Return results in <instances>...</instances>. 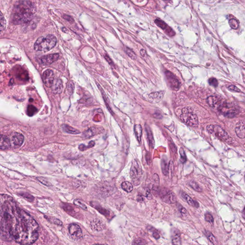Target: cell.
<instances>
[{
	"instance_id": "6da1fadb",
	"label": "cell",
	"mask_w": 245,
	"mask_h": 245,
	"mask_svg": "<svg viewBox=\"0 0 245 245\" xmlns=\"http://www.w3.org/2000/svg\"><path fill=\"white\" fill-rule=\"evenodd\" d=\"M0 210L2 238L12 239L22 245H31L37 240L39 235L38 224L16 205L12 197L1 195Z\"/></svg>"
},
{
	"instance_id": "7a4b0ae2",
	"label": "cell",
	"mask_w": 245,
	"mask_h": 245,
	"mask_svg": "<svg viewBox=\"0 0 245 245\" xmlns=\"http://www.w3.org/2000/svg\"><path fill=\"white\" fill-rule=\"evenodd\" d=\"M35 12L36 7L32 2L26 1L17 2L12 11V22L15 24L26 23L32 19Z\"/></svg>"
},
{
	"instance_id": "3957f363",
	"label": "cell",
	"mask_w": 245,
	"mask_h": 245,
	"mask_svg": "<svg viewBox=\"0 0 245 245\" xmlns=\"http://www.w3.org/2000/svg\"><path fill=\"white\" fill-rule=\"evenodd\" d=\"M57 40L56 37L52 35L41 36L37 38L34 44V49L37 51H49L56 46Z\"/></svg>"
},
{
	"instance_id": "277c9868",
	"label": "cell",
	"mask_w": 245,
	"mask_h": 245,
	"mask_svg": "<svg viewBox=\"0 0 245 245\" xmlns=\"http://www.w3.org/2000/svg\"><path fill=\"white\" fill-rule=\"evenodd\" d=\"M180 118L182 122L188 126L197 127L198 126V119L191 107H184L182 109Z\"/></svg>"
},
{
	"instance_id": "5b68a950",
	"label": "cell",
	"mask_w": 245,
	"mask_h": 245,
	"mask_svg": "<svg viewBox=\"0 0 245 245\" xmlns=\"http://www.w3.org/2000/svg\"><path fill=\"white\" fill-rule=\"evenodd\" d=\"M207 130L209 133L223 141L227 142H230L232 141V138L228 135V133L219 126L208 125L207 126Z\"/></svg>"
},
{
	"instance_id": "8992f818",
	"label": "cell",
	"mask_w": 245,
	"mask_h": 245,
	"mask_svg": "<svg viewBox=\"0 0 245 245\" xmlns=\"http://www.w3.org/2000/svg\"><path fill=\"white\" fill-rule=\"evenodd\" d=\"M219 112L226 117H234L238 113V110L231 103L224 101L218 107Z\"/></svg>"
},
{
	"instance_id": "52a82bcc",
	"label": "cell",
	"mask_w": 245,
	"mask_h": 245,
	"mask_svg": "<svg viewBox=\"0 0 245 245\" xmlns=\"http://www.w3.org/2000/svg\"><path fill=\"white\" fill-rule=\"evenodd\" d=\"M142 175V170L137 160H134L132 162L130 170V177L135 185H138Z\"/></svg>"
},
{
	"instance_id": "ba28073f",
	"label": "cell",
	"mask_w": 245,
	"mask_h": 245,
	"mask_svg": "<svg viewBox=\"0 0 245 245\" xmlns=\"http://www.w3.org/2000/svg\"><path fill=\"white\" fill-rule=\"evenodd\" d=\"M165 74L170 88L173 90H178L180 87V82L177 77L170 71H166Z\"/></svg>"
},
{
	"instance_id": "9c48e42d",
	"label": "cell",
	"mask_w": 245,
	"mask_h": 245,
	"mask_svg": "<svg viewBox=\"0 0 245 245\" xmlns=\"http://www.w3.org/2000/svg\"><path fill=\"white\" fill-rule=\"evenodd\" d=\"M42 79L45 86L49 88L52 87L54 81V75L53 71L48 69L45 71L43 73Z\"/></svg>"
},
{
	"instance_id": "30bf717a",
	"label": "cell",
	"mask_w": 245,
	"mask_h": 245,
	"mask_svg": "<svg viewBox=\"0 0 245 245\" xmlns=\"http://www.w3.org/2000/svg\"><path fill=\"white\" fill-rule=\"evenodd\" d=\"M69 231L73 238L78 239L82 236V232L81 228L76 224H71L69 226Z\"/></svg>"
},
{
	"instance_id": "8fae6325",
	"label": "cell",
	"mask_w": 245,
	"mask_h": 245,
	"mask_svg": "<svg viewBox=\"0 0 245 245\" xmlns=\"http://www.w3.org/2000/svg\"><path fill=\"white\" fill-rule=\"evenodd\" d=\"M59 56L58 53L51 54L43 56L41 58V64L46 66L51 64L59 59Z\"/></svg>"
},
{
	"instance_id": "7c38bea8",
	"label": "cell",
	"mask_w": 245,
	"mask_h": 245,
	"mask_svg": "<svg viewBox=\"0 0 245 245\" xmlns=\"http://www.w3.org/2000/svg\"><path fill=\"white\" fill-rule=\"evenodd\" d=\"M24 137L21 133L15 132L12 137L11 144L15 148H19L23 144Z\"/></svg>"
},
{
	"instance_id": "4fadbf2b",
	"label": "cell",
	"mask_w": 245,
	"mask_h": 245,
	"mask_svg": "<svg viewBox=\"0 0 245 245\" xmlns=\"http://www.w3.org/2000/svg\"><path fill=\"white\" fill-rule=\"evenodd\" d=\"M155 24L158 25L159 27L162 28V29L164 30L166 32V33L171 37H172L175 35L174 32L171 27H169L167 24L163 21L162 20L160 19H156L155 20Z\"/></svg>"
},
{
	"instance_id": "5bb4252c",
	"label": "cell",
	"mask_w": 245,
	"mask_h": 245,
	"mask_svg": "<svg viewBox=\"0 0 245 245\" xmlns=\"http://www.w3.org/2000/svg\"><path fill=\"white\" fill-rule=\"evenodd\" d=\"M235 131L239 138H245V121L241 120L236 124Z\"/></svg>"
},
{
	"instance_id": "9a60e30c",
	"label": "cell",
	"mask_w": 245,
	"mask_h": 245,
	"mask_svg": "<svg viewBox=\"0 0 245 245\" xmlns=\"http://www.w3.org/2000/svg\"><path fill=\"white\" fill-rule=\"evenodd\" d=\"M161 198L163 202L169 204H173L177 201L176 195L172 191H168L166 194L162 195Z\"/></svg>"
},
{
	"instance_id": "2e32d148",
	"label": "cell",
	"mask_w": 245,
	"mask_h": 245,
	"mask_svg": "<svg viewBox=\"0 0 245 245\" xmlns=\"http://www.w3.org/2000/svg\"><path fill=\"white\" fill-rule=\"evenodd\" d=\"M11 141L8 137L6 136H1L0 138V149L1 150H9L11 147Z\"/></svg>"
},
{
	"instance_id": "e0dca14e",
	"label": "cell",
	"mask_w": 245,
	"mask_h": 245,
	"mask_svg": "<svg viewBox=\"0 0 245 245\" xmlns=\"http://www.w3.org/2000/svg\"><path fill=\"white\" fill-rule=\"evenodd\" d=\"M145 128L149 145L151 148H154L155 145V142L154 140V136L153 134L152 131L151 130L150 128L148 125H145Z\"/></svg>"
},
{
	"instance_id": "ac0fdd59",
	"label": "cell",
	"mask_w": 245,
	"mask_h": 245,
	"mask_svg": "<svg viewBox=\"0 0 245 245\" xmlns=\"http://www.w3.org/2000/svg\"><path fill=\"white\" fill-rule=\"evenodd\" d=\"M163 93L162 92H156L151 93L149 95L148 98L151 102L152 103H158L163 98Z\"/></svg>"
},
{
	"instance_id": "d6986e66",
	"label": "cell",
	"mask_w": 245,
	"mask_h": 245,
	"mask_svg": "<svg viewBox=\"0 0 245 245\" xmlns=\"http://www.w3.org/2000/svg\"><path fill=\"white\" fill-rule=\"evenodd\" d=\"M52 91L55 94H60L62 93L63 89V85L60 79H58L56 81L52 86Z\"/></svg>"
},
{
	"instance_id": "ffe728a7",
	"label": "cell",
	"mask_w": 245,
	"mask_h": 245,
	"mask_svg": "<svg viewBox=\"0 0 245 245\" xmlns=\"http://www.w3.org/2000/svg\"><path fill=\"white\" fill-rule=\"evenodd\" d=\"M98 132L99 131L96 128L93 127L84 131L83 133V136L85 138H91V137L97 135V134L98 133Z\"/></svg>"
},
{
	"instance_id": "44dd1931",
	"label": "cell",
	"mask_w": 245,
	"mask_h": 245,
	"mask_svg": "<svg viewBox=\"0 0 245 245\" xmlns=\"http://www.w3.org/2000/svg\"><path fill=\"white\" fill-rule=\"evenodd\" d=\"M134 132L136 137L140 144L141 142V138L142 136V128L140 125H135L134 126Z\"/></svg>"
},
{
	"instance_id": "7402d4cb",
	"label": "cell",
	"mask_w": 245,
	"mask_h": 245,
	"mask_svg": "<svg viewBox=\"0 0 245 245\" xmlns=\"http://www.w3.org/2000/svg\"><path fill=\"white\" fill-rule=\"evenodd\" d=\"M172 243L173 245H182L181 235L179 231H175L173 233Z\"/></svg>"
},
{
	"instance_id": "603a6c76",
	"label": "cell",
	"mask_w": 245,
	"mask_h": 245,
	"mask_svg": "<svg viewBox=\"0 0 245 245\" xmlns=\"http://www.w3.org/2000/svg\"><path fill=\"white\" fill-rule=\"evenodd\" d=\"M62 128L63 131L67 133L73 134V135H77V134H79L81 133V132L79 130L68 125H64L62 126Z\"/></svg>"
},
{
	"instance_id": "cb8c5ba5",
	"label": "cell",
	"mask_w": 245,
	"mask_h": 245,
	"mask_svg": "<svg viewBox=\"0 0 245 245\" xmlns=\"http://www.w3.org/2000/svg\"><path fill=\"white\" fill-rule=\"evenodd\" d=\"M162 172L164 175H167L169 172V165L167 159H164L162 158L161 163Z\"/></svg>"
},
{
	"instance_id": "d4e9b609",
	"label": "cell",
	"mask_w": 245,
	"mask_h": 245,
	"mask_svg": "<svg viewBox=\"0 0 245 245\" xmlns=\"http://www.w3.org/2000/svg\"><path fill=\"white\" fill-rule=\"evenodd\" d=\"M182 197L185 199V200L186 201L188 204L191 206H195V207H198L199 204H198V203L194 201V200H192V198H191L189 195H188L186 193H183L182 194Z\"/></svg>"
},
{
	"instance_id": "484cf974",
	"label": "cell",
	"mask_w": 245,
	"mask_h": 245,
	"mask_svg": "<svg viewBox=\"0 0 245 245\" xmlns=\"http://www.w3.org/2000/svg\"><path fill=\"white\" fill-rule=\"evenodd\" d=\"M122 189L127 192H130L133 190V186L131 182L126 181L122 183L121 184Z\"/></svg>"
},
{
	"instance_id": "4316f807",
	"label": "cell",
	"mask_w": 245,
	"mask_h": 245,
	"mask_svg": "<svg viewBox=\"0 0 245 245\" xmlns=\"http://www.w3.org/2000/svg\"><path fill=\"white\" fill-rule=\"evenodd\" d=\"M207 103L211 107H214L219 103V99L217 97L211 96L207 99Z\"/></svg>"
},
{
	"instance_id": "83f0119b",
	"label": "cell",
	"mask_w": 245,
	"mask_h": 245,
	"mask_svg": "<svg viewBox=\"0 0 245 245\" xmlns=\"http://www.w3.org/2000/svg\"><path fill=\"white\" fill-rule=\"evenodd\" d=\"M37 111V109L33 105H29L27 107V114L29 116H33Z\"/></svg>"
},
{
	"instance_id": "f1b7e54d",
	"label": "cell",
	"mask_w": 245,
	"mask_h": 245,
	"mask_svg": "<svg viewBox=\"0 0 245 245\" xmlns=\"http://www.w3.org/2000/svg\"><path fill=\"white\" fill-rule=\"evenodd\" d=\"M94 146H95L94 141H91L89 143V144H88L87 146L85 145L84 144H81V145L79 146V149L81 151H84V150H86L87 149L93 148V147H94Z\"/></svg>"
},
{
	"instance_id": "f546056e",
	"label": "cell",
	"mask_w": 245,
	"mask_h": 245,
	"mask_svg": "<svg viewBox=\"0 0 245 245\" xmlns=\"http://www.w3.org/2000/svg\"><path fill=\"white\" fill-rule=\"evenodd\" d=\"M189 185L193 189L198 192H201L203 191L201 187L200 186V185L196 182H195V181H191L190 182Z\"/></svg>"
},
{
	"instance_id": "4dcf8cb0",
	"label": "cell",
	"mask_w": 245,
	"mask_h": 245,
	"mask_svg": "<svg viewBox=\"0 0 245 245\" xmlns=\"http://www.w3.org/2000/svg\"><path fill=\"white\" fill-rule=\"evenodd\" d=\"M229 25L233 29H236L238 27L239 23L236 19H231L229 20Z\"/></svg>"
},
{
	"instance_id": "1f68e13d",
	"label": "cell",
	"mask_w": 245,
	"mask_h": 245,
	"mask_svg": "<svg viewBox=\"0 0 245 245\" xmlns=\"http://www.w3.org/2000/svg\"><path fill=\"white\" fill-rule=\"evenodd\" d=\"M0 22H1V27H0V30H1V31L2 32V31L4 30L5 29V27H6V21H5V17H4V16H3V13H2V12H1V15H0Z\"/></svg>"
},
{
	"instance_id": "d6a6232c",
	"label": "cell",
	"mask_w": 245,
	"mask_h": 245,
	"mask_svg": "<svg viewBox=\"0 0 245 245\" xmlns=\"http://www.w3.org/2000/svg\"><path fill=\"white\" fill-rule=\"evenodd\" d=\"M179 153L180 154V157H181V160H182V162L183 163H184V162H186L187 157L186 154H185V151H184V149L182 148H181L180 149Z\"/></svg>"
},
{
	"instance_id": "836d02e7",
	"label": "cell",
	"mask_w": 245,
	"mask_h": 245,
	"mask_svg": "<svg viewBox=\"0 0 245 245\" xmlns=\"http://www.w3.org/2000/svg\"><path fill=\"white\" fill-rule=\"evenodd\" d=\"M153 182H154V187H155V189L156 188L159 187V184H160V178H159V176L157 174H154L153 175Z\"/></svg>"
},
{
	"instance_id": "e575fe53",
	"label": "cell",
	"mask_w": 245,
	"mask_h": 245,
	"mask_svg": "<svg viewBox=\"0 0 245 245\" xmlns=\"http://www.w3.org/2000/svg\"><path fill=\"white\" fill-rule=\"evenodd\" d=\"M205 220L206 221L208 222L211 224H213L214 221L213 216H212V214L210 213H206L205 214Z\"/></svg>"
},
{
	"instance_id": "d590c367",
	"label": "cell",
	"mask_w": 245,
	"mask_h": 245,
	"mask_svg": "<svg viewBox=\"0 0 245 245\" xmlns=\"http://www.w3.org/2000/svg\"><path fill=\"white\" fill-rule=\"evenodd\" d=\"M144 191L145 192H144V196L146 197L147 199H148V200L152 199V195L151 194L150 190L148 188H146L144 190Z\"/></svg>"
},
{
	"instance_id": "8d00e7d4",
	"label": "cell",
	"mask_w": 245,
	"mask_h": 245,
	"mask_svg": "<svg viewBox=\"0 0 245 245\" xmlns=\"http://www.w3.org/2000/svg\"><path fill=\"white\" fill-rule=\"evenodd\" d=\"M208 238L210 242L214 245H217V242L216 238L212 233H209L208 235Z\"/></svg>"
},
{
	"instance_id": "74e56055",
	"label": "cell",
	"mask_w": 245,
	"mask_h": 245,
	"mask_svg": "<svg viewBox=\"0 0 245 245\" xmlns=\"http://www.w3.org/2000/svg\"><path fill=\"white\" fill-rule=\"evenodd\" d=\"M74 203L75 205L79 206V207H81L83 209H87L86 206H85V204H83L79 200H75L74 201Z\"/></svg>"
},
{
	"instance_id": "f35d334b",
	"label": "cell",
	"mask_w": 245,
	"mask_h": 245,
	"mask_svg": "<svg viewBox=\"0 0 245 245\" xmlns=\"http://www.w3.org/2000/svg\"><path fill=\"white\" fill-rule=\"evenodd\" d=\"M37 179L38 180L39 182H41L43 184H44V185H46V186H49V185H50V183L48 182V181L47 180L45 179V178H44L43 177H37Z\"/></svg>"
},
{
	"instance_id": "ab89813d",
	"label": "cell",
	"mask_w": 245,
	"mask_h": 245,
	"mask_svg": "<svg viewBox=\"0 0 245 245\" xmlns=\"http://www.w3.org/2000/svg\"><path fill=\"white\" fill-rule=\"evenodd\" d=\"M209 83L210 85L214 87H217L218 86V81L216 78H211L209 79Z\"/></svg>"
},
{
	"instance_id": "60d3db41",
	"label": "cell",
	"mask_w": 245,
	"mask_h": 245,
	"mask_svg": "<svg viewBox=\"0 0 245 245\" xmlns=\"http://www.w3.org/2000/svg\"><path fill=\"white\" fill-rule=\"evenodd\" d=\"M126 52L127 54L130 57H131L132 59H135L136 58V55L135 53L134 52L133 50H131L130 49H129V48H128L127 49H126Z\"/></svg>"
},
{
	"instance_id": "b9f144b4",
	"label": "cell",
	"mask_w": 245,
	"mask_h": 245,
	"mask_svg": "<svg viewBox=\"0 0 245 245\" xmlns=\"http://www.w3.org/2000/svg\"><path fill=\"white\" fill-rule=\"evenodd\" d=\"M135 243L138 244L140 245H145L147 244V242L145 240L141 238H138L137 239H136L134 241V242Z\"/></svg>"
},
{
	"instance_id": "7bdbcfd3",
	"label": "cell",
	"mask_w": 245,
	"mask_h": 245,
	"mask_svg": "<svg viewBox=\"0 0 245 245\" xmlns=\"http://www.w3.org/2000/svg\"><path fill=\"white\" fill-rule=\"evenodd\" d=\"M74 89V85L73 83L71 81V82H69V85H68V91L69 93H72V92L73 91Z\"/></svg>"
},
{
	"instance_id": "ee69618b",
	"label": "cell",
	"mask_w": 245,
	"mask_h": 245,
	"mask_svg": "<svg viewBox=\"0 0 245 245\" xmlns=\"http://www.w3.org/2000/svg\"><path fill=\"white\" fill-rule=\"evenodd\" d=\"M20 194L21 196L24 197L26 198L27 199L31 200L32 199H33V197L32 195L29 194H28V193H24V192H23L22 194Z\"/></svg>"
},
{
	"instance_id": "f6af8a7d",
	"label": "cell",
	"mask_w": 245,
	"mask_h": 245,
	"mask_svg": "<svg viewBox=\"0 0 245 245\" xmlns=\"http://www.w3.org/2000/svg\"><path fill=\"white\" fill-rule=\"evenodd\" d=\"M229 90L233 91H236V92H240V90H239V89L236 87L235 85H231L228 87Z\"/></svg>"
},
{
	"instance_id": "bcb514c9",
	"label": "cell",
	"mask_w": 245,
	"mask_h": 245,
	"mask_svg": "<svg viewBox=\"0 0 245 245\" xmlns=\"http://www.w3.org/2000/svg\"><path fill=\"white\" fill-rule=\"evenodd\" d=\"M180 212H181V214H182L183 216H186L188 214L187 211L184 207H181V209H180Z\"/></svg>"
},
{
	"instance_id": "7dc6e473",
	"label": "cell",
	"mask_w": 245,
	"mask_h": 245,
	"mask_svg": "<svg viewBox=\"0 0 245 245\" xmlns=\"http://www.w3.org/2000/svg\"><path fill=\"white\" fill-rule=\"evenodd\" d=\"M104 57H105L106 60H107V62L111 65V66H113V62L111 60V59H110V57L107 55L105 54V55L104 56Z\"/></svg>"
},
{
	"instance_id": "c3c4849f",
	"label": "cell",
	"mask_w": 245,
	"mask_h": 245,
	"mask_svg": "<svg viewBox=\"0 0 245 245\" xmlns=\"http://www.w3.org/2000/svg\"><path fill=\"white\" fill-rule=\"evenodd\" d=\"M63 18L65 19H66V20H67L69 22H73V20L72 19V18L71 16L68 15H64Z\"/></svg>"
},
{
	"instance_id": "681fc988",
	"label": "cell",
	"mask_w": 245,
	"mask_h": 245,
	"mask_svg": "<svg viewBox=\"0 0 245 245\" xmlns=\"http://www.w3.org/2000/svg\"><path fill=\"white\" fill-rule=\"evenodd\" d=\"M140 53L141 56H142L143 57H144L147 55V53H146L145 50H144V49H142L140 50Z\"/></svg>"
},
{
	"instance_id": "f907efd6",
	"label": "cell",
	"mask_w": 245,
	"mask_h": 245,
	"mask_svg": "<svg viewBox=\"0 0 245 245\" xmlns=\"http://www.w3.org/2000/svg\"><path fill=\"white\" fill-rule=\"evenodd\" d=\"M153 236L155 238H156V239H158V238H160V236H159V234L157 233V232H154L153 233Z\"/></svg>"
},
{
	"instance_id": "816d5d0a",
	"label": "cell",
	"mask_w": 245,
	"mask_h": 245,
	"mask_svg": "<svg viewBox=\"0 0 245 245\" xmlns=\"http://www.w3.org/2000/svg\"><path fill=\"white\" fill-rule=\"evenodd\" d=\"M138 200L139 202L143 201V198L142 196H141V195L138 196Z\"/></svg>"
},
{
	"instance_id": "f5cc1de1",
	"label": "cell",
	"mask_w": 245,
	"mask_h": 245,
	"mask_svg": "<svg viewBox=\"0 0 245 245\" xmlns=\"http://www.w3.org/2000/svg\"><path fill=\"white\" fill-rule=\"evenodd\" d=\"M242 216L245 219V207H244L243 211H242Z\"/></svg>"
},
{
	"instance_id": "db71d44e",
	"label": "cell",
	"mask_w": 245,
	"mask_h": 245,
	"mask_svg": "<svg viewBox=\"0 0 245 245\" xmlns=\"http://www.w3.org/2000/svg\"><path fill=\"white\" fill-rule=\"evenodd\" d=\"M133 245H138V244H137L135 243V242H133Z\"/></svg>"
},
{
	"instance_id": "11a10c76",
	"label": "cell",
	"mask_w": 245,
	"mask_h": 245,
	"mask_svg": "<svg viewBox=\"0 0 245 245\" xmlns=\"http://www.w3.org/2000/svg\"><path fill=\"white\" fill-rule=\"evenodd\" d=\"M102 245V244H95V245Z\"/></svg>"
},
{
	"instance_id": "9f6ffc18",
	"label": "cell",
	"mask_w": 245,
	"mask_h": 245,
	"mask_svg": "<svg viewBox=\"0 0 245 245\" xmlns=\"http://www.w3.org/2000/svg\"></svg>"
}]
</instances>
